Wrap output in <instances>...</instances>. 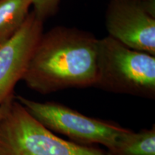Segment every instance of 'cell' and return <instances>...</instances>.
<instances>
[{
	"label": "cell",
	"instance_id": "6da1fadb",
	"mask_svg": "<svg viewBox=\"0 0 155 155\" xmlns=\"http://www.w3.org/2000/svg\"><path fill=\"white\" fill-rule=\"evenodd\" d=\"M98 39L86 31L58 26L43 32L22 80L41 94L94 87Z\"/></svg>",
	"mask_w": 155,
	"mask_h": 155
},
{
	"label": "cell",
	"instance_id": "7a4b0ae2",
	"mask_svg": "<svg viewBox=\"0 0 155 155\" xmlns=\"http://www.w3.org/2000/svg\"><path fill=\"white\" fill-rule=\"evenodd\" d=\"M94 88L114 94L155 98V56L108 35L98 39Z\"/></svg>",
	"mask_w": 155,
	"mask_h": 155
},
{
	"label": "cell",
	"instance_id": "3957f363",
	"mask_svg": "<svg viewBox=\"0 0 155 155\" xmlns=\"http://www.w3.org/2000/svg\"><path fill=\"white\" fill-rule=\"evenodd\" d=\"M0 155H107L63 139L35 119L16 98L0 119Z\"/></svg>",
	"mask_w": 155,
	"mask_h": 155
},
{
	"label": "cell",
	"instance_id": "277c9868",
	"mask_svg": "<svg viewBox=\"0 0 155 155\" xmlns=\"http://www.w3.org/2000/svg\"><path fill=\"white\" fill-rule=\"evenodd\" d=\"M15 98L49 130L66 136L78 144H99L110 150L128 129L111 122L86 116L55 102L42 103L21 96Z\"/></svg>",
	"mask_w": 155,
	"mask_h": 155
},
{
	"label": "cell",
	"instance_id": "5b68a950",
	"mask_svg": "<svg viewBox=\"0 0 155 155\" xmlns=\"http://www.w3.org/2000/svg\"><path fill=\"white\" fill-rule=\"evenodd\" d=\"M105 23L111 38L155 56V0H110Z\"/></svg>",
	"mask_w": 155,
	"mask_h": 155
},
{
	"label": "cell",
	"instance_id": "8992f818",
	"mask_svg": "<svg viewBox=\"0 0 155 155\" xmlns=\"http://www.w3.org/2000/svg\"><path fill=\"white\" fill-rule=\"evenodd\" d=\"M44 21L32 10L12 36L0 43V104L12 96L43 33Z\"/></svg>",
	"mask_w": 155,
	"mask_h": 155
},
{
	"label": "cell",
	"instance_id": "52a82bcc",
	"mask_svg": "<svg viewBox=\"0 0 155 155\" xmlns=\"http://www.w3.org/2000/svg\"><path fill=\"white\" fill-rule=\"evenodd\" d=\"M107 155H155V126L134 132L127 129Z\"/></svg>",
	"mask_w": 155,
	"mask_h": 155
},
{
	"label": "cell",
	"instance_id": "ba28073f",
	"mask_svg": "<svg viewBox=\"0 0 155 155\" xmlns=\"http://www.w3.org/2000/svg\"><path fill=\"white\" fill-rule=\"evenodd\" d=\"M34 0H0V43L20 28Z\"/></svg>",
	"mask_w": 155,
	"mask_h": 155
},
{
	"label": "cell",
	"instance_id": "9c48e42d",
	"mask_svg": "<svg viewBox=\"0 0 155 155\" xmlns=\"http://www.w3.org/2000/svg\"><path fill=\"white\" fill-rule=\"evenodd\" d=\"M61 0H34L33 11L37 16L45 21L57 12Z\"/></svg>",
	"mask_w": 155,
	"mask_h": 155
},
{
	"label": "cell",
	"instance_id": "30bf717a",
	"mask_svg": "<svg viewBox=\"0 0 155 155\" xmlns=\"http://www.w3.org/2000/svg\"><path fill=\"white\" fill-rule=\"evenodd\" d=\"M14 98V95L9 97V98H7L5 101H4L2 104H0V119L2 117V116L4 115V114L5 113V111H7V109L8 108L9 104L12 101V100Z\"/></svg>",
	"mask_w": 155,
	"mask_h": 155
},
{
	"label": "cell",
	"instance_id": "8fae6325",
	"mask_svg": "<svg viewBox=\"0 0 155 155\" xmlns=\"http://www.w3.org/2000/svg\"><path fill=\"white\" fill-rule=\"evenodd\" d=\"M143 1H149V0H143Z\"/></svg>",
	"mask_w": 155,
	"mask_h": 155
}]
</instances>
